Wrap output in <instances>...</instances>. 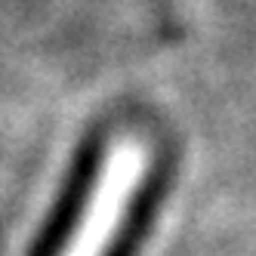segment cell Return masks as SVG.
<instances>
[{
    "label": "cell",
    "mask_w": 256,
    "mask_h": 256,
    "mask_svg": "<svg viewBox=\"0 0 256 256\" xmlns=\"http://www.w3.org/2000/svg\"><path fill=\"white\" fill-rule=\"evenodd\" d=\"M152 158L148 139L136 130H124L108 142L52 256H112L148 182Z\"/></svg>",
    "instance_id": "obj_1"
}]
</instances>
